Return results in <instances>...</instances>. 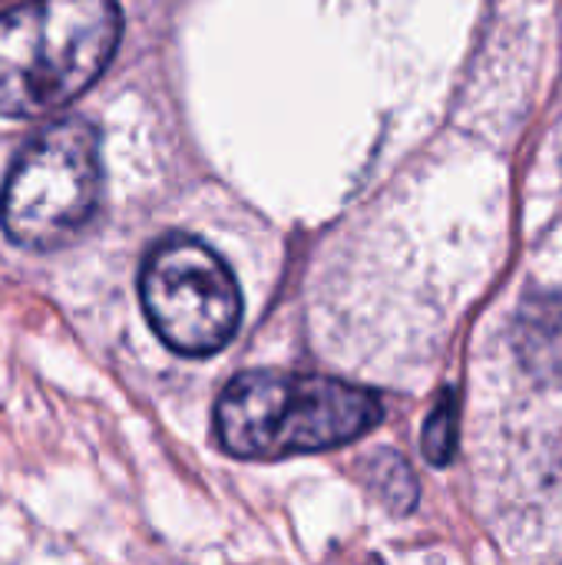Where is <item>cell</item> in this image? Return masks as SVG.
Instances as JSON below:
<instances>
[{"instance_id":"6da1fadb","label":"cell","mask_w":562,"mask_h":565,"mask_svg":"<svg viewBox=\"0 0 562 565\" xmlns=\"http://www.w3.org/2000/svg\"><path fill=\"white\" fill-rule=\"evenodd\" d=\"M381 420V401L354 384L285 371L238 374L215 404V434L232 457L285 460L335 450Z\"/></svg>"},{"instance_id":"7a4b0ae2","label":"cell","mask_w":562,"mask_h":565,"mask_svg":"<svg viewBox=\"0 0 562 565\" xmlns=\"http://www.w3.org/2000/svg\"><path fill=\"white\" fill-rule=\"evenodd\" d=\"M116 0H30L0 13V116H46L99 79L116 53Z\"/></svg>"},{"instance_id":"3957f363","label":"cell","mask_w":562,"mask_h":565,"mask_svg":"<svg viewBox=\"0 0 562 565\" xmlns=\"http://www.w3.org/2000/svg\"><path fill=\"white\" fill-rule=\"evenodd\" d=\"M99 189L103 169L96 129L83 119L50 122L10 166L0 199L3 232L20 248H60L93 218Z\"/></svg>"},{"instance_id":"277c9868","label":"cell","mask_w":562,"mask_h":565,"mask_svg":"<svg viewBox=\"0 0 562 565\" xmlns=\"http://www.w3.org/2000/svg\"><path fill=\"white\" fill-rule=\"evenodd\" d=\"M139 295L156 334L179 354H215L242 318L232 268L192 235H166L146 255Z\"/></svg>"},{"instance_id":"5b68a950","label":"cell","mask_w":562,"mask_h":565,"mask_svg":"<svg viewBox=\"0 0 562 565\" xmlns=\"http://www.w3.org/2000/svg\"><path fill=\"white\" fill-rule=\"evenodd\" d=\"M513 341L530 374L562 381V291L537 295L523 305Z\"/></svg>"},{"instance_id":"8992f818","label":"cell","mask_w":562,"mask_h":565,"mask_svg":"<svg viewBox=\"0 0 562 565\" xmlns=\"http://www.w3.org/2000/svg\"><path fill=\"white\" fill-rule=\"evenodd\" d=\"M371 487L381 490V497L394 507V510H407L417 500V487L414 477L407 470V463L394 454H378L371 463Z\"/></svg>"},{"instance_id":"52a82bcc","label":"cell","mask_w":562,"mask_h":565,"mask_svg":"<svg viewBox=\"0 0 562 565\" xmlns=\"http://www.w3.org/2000/svg\"><path fill=\"white\" fill-rule=\"evenodd\" d=\"M457 447V407H454V394H444L424 427V454L431 463L444 467L450 463Z\"/></svg>"},{"instance_id":"ba28073f","label":"cell","mask_w":562,"mask_h":565,"mask_svg":"<svg viewBox=\"0 0 562 565\" xmlns=\"http://www.w3.org/2000/svg\"><path fill=\"white\" fill-rule=\"evenodd\" d=\"M556 463H560V473H562V447H560V457H556Z\"/></svg>"}]
</instances>
